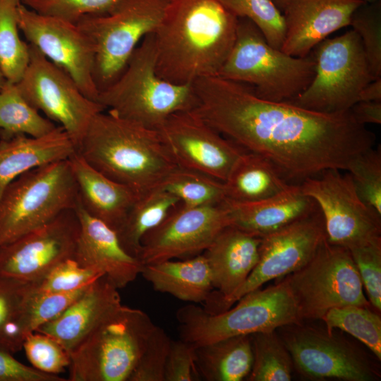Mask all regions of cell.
I'll return each instance as SVG.
<instances>
[{
	"label": "cell",
	"mask_w": 381,
	"mask_h": 381,
	"mask_svg": "<svg viewBox=\"0 0 381 381\" xmlns=\"http://www.w3.org/2000/svg\"><path fill=\"white\" fill-rule=\"evenodd\" d=\"M120 0H20L21 4L40 14L61 18L76 23L82 18L103 13Z\"/></svg>",
	"instance_id": "obj_45"
},
{
	"label": "cell",
	"mask_w": 381,
	"mask_h": 381,
	"mask_svg": "<svg viewBox=\"0 0 381 381\" xmlns=\"http://www.w3.org/2000/svg\"><path fill=\"white\" fill-rule=\"evenodd\" d=\"M315 75L308 87L291 102L323 113L349 110L361 90L373 79L361 40L351 30L326 38L314 48Z\"/></svg>",
	"instance_id": "obj_10"
},
{
	"label": "cell",
	"mask_w": 381,
	"mask_h": 381,
	"mask_svg": "<svg viewBox=\"0 0 381 381\" xmlns=\"http://www.w3.org/2000/svg\"><path fill=\"white\" fill-rule=\"evenodd\" d=\"M277 332L295 368L309 379L375 381L380 373L366 355L334 332L303 324L279 327Z\"/></svg>",
	"instance_id": "obj_13"
},
{
	"label": "cell",
	"mask_w": 381,
	"mask_h": 381,
	"mask_svg": "<svg viewBox=\"0 0 381 381\" xmlns=\"http://www.w3.org/2000/svg\"><path fill=\"white\" fill-rule=\"evenodd\" d=\"M233 308L212 313L194 303L176 312L180 339L195 347L230 337L274 331L302 322L286 277L243 296Z\"/></svg>",
	"instance_id": "obj_5"
},
{
	"label": "cell",
	"mask_w": 381,
	"mask_h": 381,
	"mask_svg": "<svg viewBox=\"0 0 381 381\" xmlns=\"http://www.w3.org/2000/svg\"><path fill=\"white\" fill-rule=\"evenodd\" d=\"M24 98L62 127L77 147L93 117L105 108L85 96L73 79L30 44V60L16 83Z\"/></svg>",
	"instance_id": "obj_12"
},
{
	"label": "cell",
	"mask_w": 381,
	"mask_h": 381,
	"mask_svg": "<svg viewBox=\"0 0 381 381\" xmlns=\"http://www.w3.org/2000/svg\"><path fill=\"white\" fill-rule=\"evenodd\" d=\"M289 184L267 159L244 151L224 181L225 200L236 202L258 201L278 193Z\"/></svg>",
	"instance_id": "obj_28"
},
{
	"label": "cell",
	"mask_w": 381,
	"mask_h": 381,
	"mask_svg": "<svg viewBox=\"0 0 381 381\" xmlns=\"http://www.w3.org/2000/svg\"><path fill=\"white\" fill-rule=\"evenodd\" d=\"M238 20L219 0H170L154 32L157 74L179 85L217 75Z\"/></svg>",
	"instance_id": "obj_2"
},
{
	"label": "cell",
	"mask_w": 381,
	"mask_h": 381,
	"mask_svg": "<svg viewBox=\"0 0 381 381\" xmlns=\"http://www.w3.org/2000/svg\"><path fill=\"white\" fill-rule=\"evenodd\" d=\"M18 23L26 42L68 73L88 98L97 101L93 46L78 25L61 18L40 14L21 3Z\"/></svg>",
	"instance_id": "obj_15"
},
{
	"label": "cell",
	"mask_w": 381,
	"mask_h": 381,
	"mask_svg": "<svg viewBox=\"0 0 381 381\" xmlns=\"http://www.w3.org/2000/svg\"><path fill=\"white\" fill-rule=\"evenodd\" d=\"M179 203L177 197L162 187L139 196L116 231L123 248L138 258L143 237Z\"/></svg>",
	"instance_id": "obj_30"
},
{
	"label": "cell",
	"mask_w": 381,
	"mask_h": 381,
	"mask_svg": "<svg viewBox=\"0 0 381 381\" xmlns=\"http://www.w3.org/2000/svg\"><path fill=\"white\" fill-rule=\"evenodd\" d=\"M237 18L248 19L272 47L280 49L285 35L283 13L271 0H219Z\"/></svg>",
	"instance_id": "obj_37"
},
{
	"label": "cell",
	"mask_w": 381,
	"mask_h": 381,
	"mask_svg": "<svg viewBox=\"0 0 381 381\" xmlns=\"http://www.w3.org/2000/svg\"><path fill=\"white\" fill-rule=\"evenodd\" d=\"M201 380L241 381L248 376L253 364L250 334L227 337L195 347Z\"/></svg>",
	"instance_id": "obj_29"
},
{
	"label": "cell",
	"mask_w": 381,
	"mask_h": 381,
	"mask_svg": "<svg viewBox=\"0 0 381 381\" xmlns=\"http://www.w3.org/2000/svg\"><path fill=\"white\" fill-rule=\"evenodd\" d=\"M78 203V186L68 159L21 174L0 197V247L75 209Z\"/></svg>",
	"instance_id": "obj_8"
},
{
	"label": "cell",
	"mask_w": 381,
	"mask_h": 381,
	"mask_svg": "<svg viewBox=\"0 0 381 381\" xmlns=\"http://www.w3.org/2000/svg\"><path fill=\"white\" fill-rule=\"evenodd\" d=\"M327 169L301 181L316 203L329 243L348 249L381 238V214L359 197L349 172Z\"/></svg>",
	"instance_id": "obj_14"
},
{
	"label": "cell",
	"mask_w": 381,
	"mask_h": 381,
	"mask_svg": "<svg viewBox=\"0 0 381 381\" xmlns=\"http://www.w3.org/2000/svg\"><path fill=\"white\" fill-rule=\"evenodd\" d=\"M368 301L381 310V238L349 249Z\"/></svg>",
	"instance_id": "obj_42"
},
{
	"label": "cell",
	"mask_w": 381,
	"mask_h": 381,
	"mask_svg": "<svg viewBox=\"0 0 381 381\" xmlns=\"http://www.w3.org/2000/svg\"><path fill=\"white\" fill-rule=\"evenodd\" d=\"M140 274L155 291L192 303H205L214 289L211 270L203 253L143 265Z\"/></svg>",
	"instance_id": "obj_27"
},
{
	"label": "cell",
	"mask_w": 381,
	"mask_h": 381,
	"mask_svg": "<svg viewBox=\"0 0 381 381\" xmlns=\"http://www.w3.org/2000/svg\"><path fill=\"white\" fill-rule=\"evenodd\" d=\"M80 224L75 209L0 247V276L35 282L73 258Z\"/></svg>",
	"instance_id": "obj_17"
},
{
	"label": "cell",
	"mask_w": 381,
	"mask_h": 381,
	"mask_svg": "<svg viewBox=\"0 0 381 381\" xmlns=\"http://www.w3.org/2000/svg\"><path fill=\"white\" fill-rule=\"evenodd\" d=\"M326 238L318 207L310 215L262 236L255 267L227 301L224 310L267 282L280 279L302 267Z\"/></svg>",
	"instance_id": "obj_19"
},
{
	"label": "cell",
	"mask_w": 381,
	"mask_h": 381,
	"mask_svg": "<svg viewBox=\"0 0 381 381\" xmlns=\"http://www.w3.org/2000/svg\"><path fill=\"white\" fill-rule=\"evenodd\" d=\"M350 109L355 119L362 125L381 123V102L360 101Z\"/></svg>",
	"instance_id": "obj_48"
},
{
	"label": "cell",
	"mask_w": 381,
	"mask_h": 381,
	"mask_svg": "<svg viewBox=\"0 0 381 381\" xmlns=\"http://www.w3.org/2000/svg\"><path fill=\"white\" fill-rule=\"evenodd\" d=\"M275 6L283 13L291 0H271Z\"/></svg>",
	"instance_id": "obj_50"
},
{
	"label": "cell",
	"mask_w": 381,
	"mask_h": 381,
	"mask_svg": "<svg viewBox=\"0 0 381 381\" xmlns=\"http://www.w3.org/2000/svg\"><path fill=\"white\" fill-rule=\"evenodd\" d=\"M6 81V79L0 71V89L4 86Z\"/></svg>",
	"instance_id": "obj_51"
},
{
	"label": "cell",
	"mask_w": 381,
	"mask_h": 381,
	"mask_svg": "<svg viewBox=\"0 0 381 381\" xmlns=\"http://www.w3.org/2000/svg\"><path fill=\"white\" fill-rule=\"evenodd\" d=\"M253 364L248 381H290L294 364L277 329L250 334Z\"/></svg>",
	"instance_id": "obj_34"
},
{
	"label": "cell",
	"mask_w": 381,
	"mask_h": 381,
	"mask_svg": "<svg viewBox=\"0 0 381 381\" xmlns=\"http://www.w3.org/2000/svg\"><path fill=\"white\" fill-rule=\"evenodd\" d=\"M361 1H363L365 3H373L378 0H361Z\"/></svg>",
	"instance_id": "obj_52"
},
{
	"label": "cell",
	"mask_w": 381,
	"mask_h": 381,
	"mask_svg": "<svg viewBox=\"0 0 381 381\" xmlns=\"http://www.w3.org/2000/svg\"><path fill=\"white\" fill-rule=\"evenodd\" d=\"M100 272L80 266L73 258L67 259L52 268L40 280L31 283L33 294L73 291L92 284Z\"/></svg>",
	"instance_id": "obj_40"
},
{
	"label": "cell",
	"mask_w": 381,
	"mask_h": 381,
	"mask_svg": "<svg viewBox=\"0 0 381 381\" xmlns=\"http://www.w3.org/2000/svg\"><path fill=\"white\" fill-rule=\"evenodd\" d=\"M200 118L244 150L271 162L286 179L303 181L327 169L347 171L373 147L375 134L351 109L323 113L259 97L244 83L218 75L193 83Z\"/></svg>",
	"instance_id": "obj_1"
},
{
	"label": "cell",
	"mask_w": 381,
	"mask_h": 381,
	"mask_svg": "<svg viewBox=\"0 0 381 381\" xmlns=\"http://www.w3.org/2000/svg\"><path fill=\"white\" fill-rule=\"evenodd\" d=\"M170 0H120L76 24L95 51L94 78L102 90L122 73L142 40L159 25Z\"/></svg>",
	"instance_id": "obj_9"
},
{
	"label": "cell",
	"mask_w": 381,
	"mask_h": 381,
	"mask_svg": "<svg viewBox=\"0 0 381 381\" xmlns=\"http://www.w3.org/2000/svg\"><path fill=\"white\" fill-rule=\"evenodd\" d=\"M360 101L381 102V78L373 80L361 90L358 99Z\"/></svg>",
	"instance_id": "obj_49"
},
{
	"label": "cell",
	"mask_w": 381,
	"mask_h": 381,
	"mask_svg": "<svg viewBox=\"0 0 381 381\" xmlns=\"http://www.w3.org/2000/svg\"><path fill=\"white\" fill-rule=\"evenodd\" d=\"M121 305L118 289L102 276L61 314L39 327L35 332L55 339L71 353Z\"/></svg>",
	"instance_id": "obj_23"
},
{
	"label": "cell",
	"mask_w": 381,
	"mask_h": 381,
	"mask_svg": "<svg viewBox=\"0 0 381 381\" xmlns=\"http://www.w3.org/2000/svg\"><path fill=\"white\" fill-rule=\"evenodd\" d=\"M229 224L254 236H262L314 212L318 206L304 195L300 184H289L269 198L248 202L224 200Z\"/></svg>",
	"instance_id": "obj_24"
},
{
	"label": "cell",
	"mask_w": 381,
	"mask_h": 381,
	"mask_svg": "<svg viewBox=\"0 0 381 381\" xmlns=\"http://www.w3.org/2000/svg\"><path fill=\"white\" fill-rule=\"evenodd\" d=\"M226 209L216 205L190 207L181 202L142 239L138 258L143 265L204 253L229 226Z\"/></svg>",
	"instance_id": "obj_16"
},
{
	"label": "cell",
	"mask_w": 381,
	"mask_h": 381,
	"mask_svg": "<svg viewBox=\"0 0 381 381\" xmlns=\"http://www.w3.org/2000/svg\"><path fill=\"white\" fill-rule=\"evenodd\" d=\"M75 210L80 230L73 259L102 274L118 289L133 282L143 265L123 248L116 231L89 214L79 202Z\"/></svg>",
	"instance_id": "obj_22"
},
{
	"label": "cell",
	"mask_w": 381,
	"mask_h": 381,
	"mask_svg": "<svg viewBox=\"0 0 381 381\" xmlns=\"http://www.w3.org/2000/svg\"><path fill=\"white\" fill-rule=\"evenodd\" d=\"M57 126L24 98L16 83L6 81L0 89V135L40 137Z\"/></svg>",
	"instance_id": "obj_31"
},
{
	"label": "cell",
	"mask_w": 381,
	"mask_h": 381,
	"mask_svg": "<svg viewBox=\"0 0 381 381\" xmlns=\"http://www.w3.org/2000/svg\"><path fill=\"white\" fill-rule=\"evenodd\" d=\"M75 151L71 138L59 126L40 137L0 135V197L8 185L21 174L42 165L68 159Z\"/></svg>",
	"instance_id": "obj_26"
},
{
	"label": "cell",
	"mask_w": 381,
	"mask_h": 381,
	"mask_svg": "<svg viewBox=\"0 0 381 381\" xmlns=\"http://www.w3.org/2000/svg\"><path fill=\"white\" fill-rule=\"evenodd\" d=\"M159 131L178 167L222 182L246 151L193 110L173 114Z\"/></svg>",
	"instance_id": "obj_18"
},
{
	"label": "cell",
	"mask_w": 381,
	"mask_h": 381,
	"mask_svg": "<svg viewBox=\"0 0 381 381\" xmlns=\"http://www.w3.org/2000/svg\"><path fill=\"white\" fill-rule=\"evenodd\" d=\"M20 0H0V71L7 81L17 83L30 60V44L20 35Z\"/></svg>",
	"instance_id": "obj_33"
},
{
	"label": "cell",
	"mask_w": 381,
	"mask_h": 381,
	"mask_svg": "<svg viewBox=\"0 0 381 381\" xmlns=\"http://www.w3.org/2000/svg\"><path fill=\"white\" fill-rule=\"evenodd\" d=\"M78 192V202L91 216L117 231L139 197L91 166L75 151L68 158Z\"/></svg>",
	"instance_id": "obj_25"
},
{
	"label": "cell",
	"mask_w": 381,
	"mask_h": 381,
	"mask_svg": "<svg viewBox=\"0 0 381 381\" xmlns=\"http://www.w3.org/2000/svg\"><path fill=\"white\" fill-rule=\"evenodd\" d=\"M261 238L233 226L224 228L202 253L212 277L214 289L204 308L223 311L233 294L243 284L259 258Z\"/></svg>",
	"instance_id": "obj_20"
},
{
	"label": "cell",
	"mask_w": 381,
	"mask_h": 381,
	"mask_svg": "<svg viewBox=\"0 0 381 381\" xmlns=\"http://www.w3.org/2000/svg\"><path fill=\"white\" fill-rule=\"evenodd\" d=\"M76 151L138 196L161 187L178 167L158 130L108 109L93 117Z\"/></svg>",
	"instance_id": "obj_3"
},
{
	"label": "cell",
	"mask_w": 381,
	"mask_h": 381,
	"mask_svg": "<svg viewBox=\"0 0 381 381\" xmlns=\"http://www.w3.org/2000/svg\"><path fill=\"white\" fill-rule=\"evenodd\" d=\"M360 37L373 79L381 78V2L363 3L350 24Z\"/></svg>",
	"instance_id": "obj_38"
},
{
	"label": "cell",
	"mask_w": 381,
	"mask_h": 381,
	"mask_svg": "<svg viewBox=\"0 0 381 381\" xmlns=\"http://www.w3.org/2000/svg\"><path fill=\"white\" fill-rule=\"evenodd\" d=\"M200 380L196 363L195 347L181 339L171 340L165 365L164 381Z\"/></svg>",
	"instance_id": "obj_46"
},
{
	"label": "cell",
	"mask_w": 381,
	"mask_h": 381,
	"mask_svg": "<svg viewBox=\"0 0 381 381\" xmlns=\"http://www.w3.org/2000/svg\"><path fill=\"white\" fill-rule=\"evenodd\" d=\"M315 61L296 57L268 44L250 20L238 18L233 47L217 75L250 86L260 98L291 101L310 84Z\"/></svg>",
	"instance_id": "obj_6"
},
{
	"label": "cell",
	"mask_w": 381,
	"mask_h": 381,
	"mask_svg": "<svg viewBox=\"0 0 381 381\" xmlns=\"http://www.w3.org/2000/svg\"><path fill=\"white\" fill-rule=\"evenodd\" d=\"M105 109L145 127L159 130L173 114L196 104L193 84L172 83L156 71L154 33L145 36L119 76L99 91Z\"/></svg>",
	"instance_id": "obj_4"
},
{
	"label": "cell",
	"mask_w": 381,
	"mask_h": 381,
	"mask_svg": "<svg viewBox=\"0 0 381 381\" xmlns=\"http://www.w3.org/2000/svg\"><path fill=\"white\" fill-rule=\"evenodd\" d=\"M326 329H339L363 343L381 361V318L369 307L346 306L329 310L322 318Z\"/></svg>",
	"instance_id": "obj_35"
},
{
	"label": "cell",
	"mask_w": 381,
	"mask_h": 381,
	"mask_svg": "<svg viewBox=\"0 0 381 381\" xmlns=\"http://www.w3.org/2000/svg\"><path fill=\"white\" fill-rule=\"evenodd\" d=\"M23 349L32 367L46 373L57 375L70 365V353L55 339L38 332L28 334Z\"/></svg>",
	"instance_id": "obj_41"
},
{
	"label": "cell",
	"mask_w": 381,
	"mask_h": 381,
	"mask_svg": "<svg viewBox=\"0 0 381 381\" xmlns=\"http://www.w3.org/2000/svg\"><path fill=\"white\" fill-rule=\"evenodd\" d=\"M30 284L0 276V347L12 353L23 349L28 335L25 315Z\"/></svg>",
	"instance_id": "obj_32"
},
{
	"label": "cell",
	"mask_w": 381,
	"mask_h": 381,
	"mask_svg": "<svg viewBox=\"0 0 381 381\" xmlns=\"http://www.w3.org/2000/svg\"><path fill=\"white\" fill-rule=\"evenodd\" d=\"M171 341L167 333L156 326L128 381H164Z\"/></svg>",
	"instance_id": "obj_44"
},
{
	"label": "cell",
	"mask_w": 381,
	"mask_h": 381,
	"mask_svg": "<svg viewBox=\"0 0 381 381\" xmlns=\"http://www.w3.org/2000/svg\"><path fill=\"white\" fill-rule=\"evenodd\" d=\"M89 286L69 292L39 294L31 292L30 285L25 315L27 334L35 332L39 327L61 314Z\"/></svg>",
	"instance_id": "obj_43"
},
{
	"label": "cell",
	"mask_w": 381,
	"mask_h": 381,
	"mask_svg": "<svg viewBox=\"0 0 381 381\" xmlns=\"http://www.w3.org/2000/svg\"><path fill=\"white\" fill-rule=\"evenodd\" d=\"M186 206L216 205L225 200L224 182L178 167L161 186Z\"/></svg>",
	"instance_id": "obj_36"
},
{
	"label": "cell",
	"mask_w": 381,
	"mask_h": 381,
	"mask_svg": "<svg viewBox=\"0 0 381 381\" xmlns=\"http://www.w3.org/2000/svg\"><path fill=\"white\" fill-rule=\"evenodd\" d=\"M285 277L303 321L322 320L333 308L371 306L349 250L327 238L305 265Z\"/></svg>",
	"instance_id": "obj_11"
},
{
	"label": "cell",
	"mask_w": 381,
	"mask_h": 381,
	"mask_svg": "<svg viewBox=\"0 0 381 381\" xmlns=\"http://www.w3.org/2000/svg\"><path fill=\"white\" fill-rule=\"evenodd\" d=\"M156 326L121 305L71 352L68 381H128Z\"/></svg>",
	"instance_id": "obj_7"
},
{
	"label": "cell",
	"mask_w": 381,
	"mask_h": 381,
	"mask_svg": "<svg viewBox=\"0 0 381 381\" xmlns=\"http://www.w3.org/2000/svg\"><path fill=\"white\" fill-rule=\"evenodd\" d=\"M349 173L359 197L381 214V155L373 147L357 155L349 164Z\"/></svg>",
	"instance_id": "obj_39"
},
{
	"label": "cell",
	"mask_w": 381,
	"mask_h": 381,
	"mask_svg": "<svg viewBox=\"0 0 381 381\" xmlns=\"http://www.w3.org/2000/svg\"><path fill=\"white\" fill-rule=\"evenodd\" d=\"M0 381H68L58 375L42 372L16 359L0 347Z\"/></svg>",
	"instance_id": "obj_47"
},
{
	"label": "cell",
	"mask_w": 381,
	"mask_h": 381,
	"mask_svg": "<svg viewBox=\"0 0 381 381\" xmlns=\"http://www.w3.org/2000/svg\"><path fill=\"white\" fill-rule=\"evenodd\" d=\"M361 0H291L282 13L285 35L281 50L306 57L334 32L349 25Z\"/></svg>",
	"instance_id": "obj_21"
}]
</instances>
